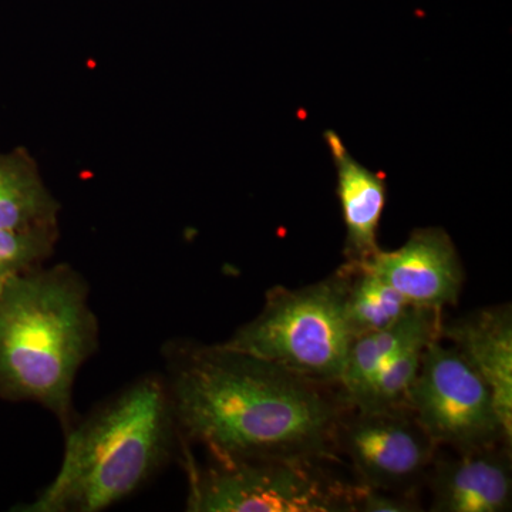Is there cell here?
I'll use <instances>...</instances> for the list:
<instances>
[{"label": "cell", "instance_id": "cell-4", "mask_svg": "<svg viewBox=\"0 0 512 512\" xmlns=\"http://www.w3.org/2000/svg\"><path fill=\"white\" fill-rule=\"evenodd\" d=\"M346 288L345 264L315 284L275 286L266 292L262 311L222 343L339 386L353 340L345 315Z\"/></svg>", "mask_w": 512, "mask_h": 512}, {"label": "cell", "instance_id": "cell-10", "mask_svg": "<svg viewBox=\"0 0 512 512\" xmlns=\"http://www.w3.org/2000/svg\"><path fill=\"white\" fill-rule=\"evenodd\" d=\"M440 338L454 346L483 377L512 439V309L485 306L460 318L441 320Z\"/></svg>", "mask_w": 512, "mask_h": 512}, {"label": "cell", "instance_id": "cell-16", "mask_svg": "<svg viewBox=\"0 0 512 512\" xmlns=\"http://www.w3.org/2000/svg\"><path fill=\"white\" fill-rule=\"evenodd\" d=\"M59 237V227L0 231V286L20 272L45 264Z\"/></svg>", "mask_w": 512, "mask_h": 512}, {"label": "cell", "instance_id": "cell-17", "mask_svg": "<svg viewBox=\"0 0 512 512\" xmlns=\"http://www.w3.org/2000/svg\"><path fill=\"white\" fill-rule=\"evenodd\" d=\"M421 511L417 495L375 490L355 481L353 512H416Z\"/></svg>", "mask_w": 512, "mask_h": 512}, {"label": "cell", "instance_id": "cell-2", "mask_svg": "<svg viewBox=\"0 0 512 512\" xmlns=\"http://www.w3.org/2000/svg\"><path fill=\"white\" fill-rule=\"evenodd\" d=\"M90 288L70 265H39L0 286V397L49 410L64 433L76 423L73 386L99 348Z\"/></svg>", "mask_w": 512, "mask_h": 512}, {"label": "cell", "instance_id": "cell-11", "mask_svg": "<svg viewBox=\"0 0 512 512\" xmlns=\"http://www.w3.org/2000/svg\"><path fill=\"white\" fill-rule=\"evenodd\" d=\"M338 170V195L346 227L345 258L366 262L380 251L377 229L386 205V183L350 156L335 131L325 134Z\"/></svg>", "mask_w": 512, "mask_h": 512}, {"label": "cell", "instance_id": "cell-13", "mask_svg": "<svg viewBox=\"0 0 512 512\" xmlns=\"http://www.w3.org/2000/svg\"><path fill=\"white\" fill-rule=\"evenodd\" d=\"M59 212L29 151L0 153V231L59 227Z\"/></svg>", "mask_w": 512, "mask_h": 512}, {"label": "cell", "instance_id": "cell-3", "mask_svg": "<svg viewBox=\"0 0 512 512\" xmlns=\"http://www.w3.org/2000/svg\"><path fill=\"white\" fill-rule=\"evenodd\" d=\"M62 466L25 512H97L137 493L180 451L163 375L141 376L66 431Z\"/></svg>", "mask_w": 512, "mask_h": 512}, {"label": "cell", "instance_id": "cell-14", "mask_svg": "<svg viewBox=\"0 0 512 512\" xmlns=\"http://www.w3.org/2000/svg\"><path fill=\"white\" fill-rule=\"evenodd\" d=\"M348 269L345 315L350 335L389 328L413 308L367 262H345Z\"/></svg>", "mask_w": 512, "mask_h": 512}, {"label": "cell", "instance_id": "cell-9", "mask_svg": "<svg viewBox=\"0 0 512 512\" xmlns=\"http://www.w3.org/2000/svg\"><path fill=\"white\" fill-rule=\"evenodd\" d=\"M511 461V447L505 444L434 460L426 478L433 495L430 511H511Z\"/></svg>", "mask_w": 512, "mask_h": 512}, {"label": "cell", "instance_id": "cell-8", "mask_svg": "<svg viewBox=\"0 0 512 512\" xmlns=\"http://www.w3.org/2000/svg\"><path fill=\"white\" fill-rule=\"evenodd\" d=\"M380 278L416 308L443 311L463 293V264L443 228L414 229L402 247L379 252L366 261Z\"/></svg>", "mask_w": 512, "mask_h": 512}, {"label": "cell", "instance_id": "cell-5", "mask_svg": "<svg viewBox=\"0 0 512 512\" xmlns=\"http://www.w3.org/2000/svg\"><path fill=\"white\" fill-rule=\"evenodd\" d=\"M190 512H353V485L318 461L229 460L200 467L181 448Z\"/></svg>", "mask_w": 512, "mask_h": 512}, {"label": "cell", "instance_id": "cell-7", "mask_svg": "<svg viewBox=\"0 0 512 512\" xmlns=\"http://www.w3.org/2000/svg\"><path fill=\"white\" fill-rule=\"evenodd\" d=\"M335 446L357 483L409 495L426 483L439 448L407 406L349 407L336 427Z\"/></svg>", "mask_w": 512, "mask_h": 512}, {"label": "cell", "instance_id": "cell-1", "mask_svg": "<svg viewBox=\"0 0 512 512\" xmlns=\"http://www.w3.org/2000/svg\"><path fill=\"white\" fill-rule=\"evenodd\" d=\"M163 356L180 444L217 461L339 458L336 427L350 407L339 386L224 343L170 340Z\"/></svg>", "mask_w": 512, "mask_h": 512}, {"label": "cell", "instance_id": "cell-15", "mask_svg": "<svg viewBox=\"0 0 512 512\" xmlns=\"http://www.w3.org/2000/svg\"><path fill=\"white\" fill-rule=\"evenodd\" d=\"M440 326L423 330L416 336L406 340L389 359L384 362L373 382L369 400L363 407L356 409H372V407L407 406V397L414 380L419 375L423 353L431 340L439 338Z\"/></svg>", "mask_w": 512, "mask_h": 512}, {"label": "cell", "instance_id": "cell-12", "mask_svg": "<svg viewBox=\"0 0 512 512\" xmlns=\"http://www.w3.org/2000/svg\"><path fill=\"white\" fill-rule=\"evenodd\" d=\"M443 320V311L413 306L403 318L389 328L357 336L350 343L345 369L339 387L343 399L350 407H363L369 400L373 382L384 362L406 340L417 333L436 328Z\"/></svg>", "mask_w": 512, "mask_h": 512}, {"label": "cell", "instance_id": "cell-6", "mask_svg": "<svg viewBox=\"0 0 512 512\" xmlns=\"http://www.w3.org/2000/svg\"><path fill=\"white\" fill-rule=\"evenodd\" d=\"M407 407L437 446L457 453L510 446L490 387L466 357L436 338L423 353Z\"/></svg>", "mask_w": 512, "mask_h": 512}]
</instances>
